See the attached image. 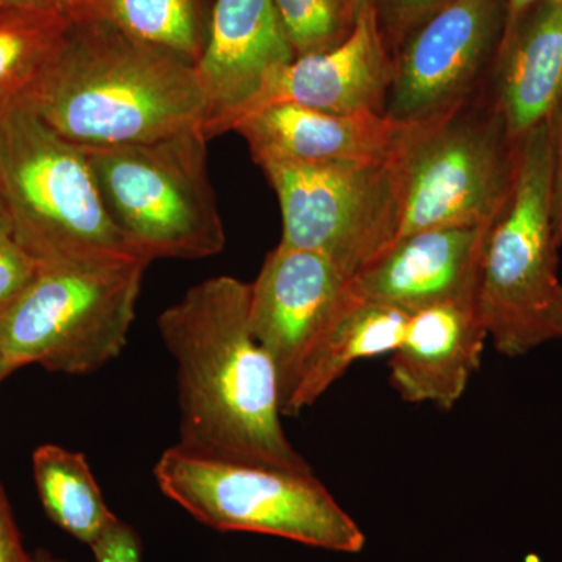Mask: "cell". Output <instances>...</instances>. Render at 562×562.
<instances>
[{"instance_id":"cell-1","label":"cell","mask_w":562,"mask_h":562,"mask_svg":"<svg viewBox=\"0 0 562 562\" xmlns=\"http://www.w3.org/2000/svg\"><path fill=\"white\" fill-rule=\"evenodd\" d=\"M250 284L214 277L158 319L177 362L179 446L216 460L313 471L281 427L276 366L249 324Z\"/></svg>"},{"instance_id":"cell-2","label":"cell","mask_w":562,"mask_h":562,"mask_svg":"<svg viewBox=\"0 0 562 562\" xmlns=\"http://www.w3.org/2000/svg\"><path fill=\"white\" fill-rule=\"evenodd\" d=\"M22 102L80 147L122 146L203 128L194 66L102 16L70 21Z\"/></svg>"},{"instance_id":"cell-3","label":"cell","mask_w":562,"mask_h":562,"mask_svg":"<svg viewBox=\"0 0 562 562\" xmlns=\"http://www.w3.org/2000/svg\"><path fill=\"white\" fill-rule=\"evenodd\" d=\"M0 192L38 265L138 258L114 227L85 150L22 101L0 109Z\"/></svg>"},{"instance_id":"cell-4","label":"cell","mask_w":562,"mask_h":562,"mask_svg":"<svg viewBox=\"0 0 562 562\" xmlns=\"http://www.w3.org/2000/svg\"><path fill=\"white\" fill-rule=\"evenodd\" d=\"M202 127L122 146L81 147L103 205L140 260H202L225 247Z\"/></svg>"},{"instance_id":"cell-5","label":"cell","mask_w":562,"mask_h":562,"mask_svg":"<svg viewBox=\"0 0 562 562\" xmlns=\"http://www.w3.org/2000/svg\"><path fill=\"white\" fill-rule=\"evenodd\" d=\"M149 265L140 258L38 265L0 313V351L11 371L40 364L88 375L116 360Z\"/></svg>"},{"instance_id":"cell-6","label":"cell","mask_w":562,"mask_h":562,"mask_svg":"<svg viewBox=\"0 0 562 562\" xmlns=\"http://www.w3.org/2000/svg\"><path fill=\"white\" fill-rule=\"evenodd\" d=\"M514 160L516 140L490 87L442 116L408 125L394 151L397 239L490 225L512 191Z\"/></svg>"},{"instance_id":"cell-7","label":"cell","mask_w":562,"mask_h":562,"mask_svg":"<svg viewBox=\"0 0 562 562\" xmlns=\"http://www.w3.org/2000/svg\"><path fill=\"white\" fill-rule=\"evenodd\" d=\"M560 249L543 122L516 140L512 191L484 235L476 302L498 353L520 357L552 341L550 312L561 286Z\"/></svg>"},{"instance_id":"cell-8","label":"cell","mask_w":562,"mask_h":562,"mask_svg":"<svg viewBox=\"0 0 562 562\" xmlns=\"http://www.w3.org/2000/svg\"><path fill=\"white\" fill-rule=\"evenodd\" d=\"M158 487L199 522L220 531L276 536L336 553H360L366 535L313 471L216 460L166 450Z\"/></svg>"},{"instance_id":"cell-9","label":"cell","mask_w":562,"mask_h":562,"mask_svg":"<svg viewBox=\"0 0 562 562\" xmlns=\"http://www.w3.org/2000/svg\"><path fill=\"white\" fill-rule=\"evenodd\" d=\"M261 169L279 198L280 246L324 255L351 280L397 239L394 154L384 160Z\"/></svg>"},{"instance_id":"cell-10","label":"cell","mask_w":562,"mask_h":562,"mask_svg":"<svg viewBox=\"0 0 562 562\" xmlns=\"http://www.w3.org/2000/svg\"><path fill=\"white\" fill-rule=\"evenodd\" d=\"M505 25V0H452L431 14L392 54L384 116L422 124L482 92Z\"/></svg>"},{"instance_id":"cell-11","label":"cell","mask_w":562,"mask_h":562,"mask_svg":"<svg viewBox=\"0 0 562 562\" xmlns=\"http://www.w3.org/2000/svg\"><path fill=\"white\" fill-rule=\"evenodd\" d=\"M349 281L324 255L279 244L250 283V330L279 373L283 414Z\"/></svg>"},{"instance_id":"cell-12","label":"cell","mask_w":562,"mask_h":562,"mask_svg":"<svg viewBox=\"0 0 562 562\" xmlns=\"http://www.w3.org/2000/svg\"><path fill=\"white\" fill-rule=\"evenodd\" d=\"M294 58L273 0H216L195 65L205 98L206 138L231 132L273 70Z\"/></svg>"},{"instance_id":"cell-13","label":"cell","mask_w":562,"mask_h":562,"mask_svg":"<svg viewBox=\"0 0 562 562\" xmlns=\"http://www.w3.org/2000/svg\"><path fill=\"white\" fill-rule=\"evenodd\" d=\"M391 77L392 57L372 7L338 46L273 70L246 114L283 102L333 114H383Z\"/></svg>"},{"instance_id":"cell-14","label":"cell","mask_w":562,"mask_h":562,"mask_svg":"<svg viewBox=\"0 0 562 562\" xmlns=\"http://www.w3.org/2000/svg\"><path fill=\"white\" fill-rule=\"evenodd\" d=\"M406 127L382 113L333 114L283 102L251 111L232 131L243 136L262 168L384 160Z\"/></svg>"},{"instance_id":"cell-15","label":"cell","mask_w":562,"mask_h":562,"mask_svg":"<svg viewBox=\"0 0 562 562\" xmlns=\"http://www.w3.org/2000/svg\"><path fill=\"white\" fill-rule=\"evenodd\" d=\"M486 339L476 292L417 310L391 353V384L403 401L449 412L479 369Z\"/></svg>"},{"instance_id":"cell-16","label":"cell","mask_w":562,"mask_h":562,"mask_svg":"<svg viewBox=\"0 0 562 562\" xmlns=\"http://www.w3.org/2000/svg\"><path fill=\"white\" fill-rule=\"evenodd\" d=\"M486 228H436L403 236L347 288L357 297L408 314L475 294Z\"/></svg>"},{"instance_id":"cell-17","label":"cell","mask_w":562,"mask_h":562,"mask_svg":"<svg viewBox=\"0 0 562 562\" xmlns=\"http://www.w3.org/2000/svg\"><path fill=\"white\" fill-rule=\"evenodd\" d=\"M487 87L513 140L547 121L562 99V0L506 25Z\"/></svg>"},{"instance_id":"cell-18","label":"cell","mask_w":562,"mask_h":562,"mask_svg":"<svg viewBox=\"0 0 562 562\" xmlns=\"http://www.w3.org/2000/svg\"><path fill=\"white\" fill-rule=\"evenodd\" d=\"M408 319L403 310L357 297L346 288L341 305L303 364L284 414L295 416L314 405L355 362L392 353L401 346Z\"/></svg>"},{"instance_id":"cell-19","label":"cell","mask_w":562,"mask_h":562,"mask_svg":"<svg viewBox=\"0 0 562 562\" xmlns=\"http://www.w3.org/2000/svg\"><path fill=\"white\" fill-rule=\"evenodd\" d=\"M33 479L44 513L52 522L91 547L114 522L87 458L55 443L33 452Z\"/></svg>"},{"instance_id":"cell-20","label":"cell","mask_w":562,"mask_h":562,"mask_svg":"<svg viewBox=\"0 0 562 562\" xmlns=\"http://www.w3.org/2000/svg\"><path fill=\"white\" fill-rule=\"evenodd\" d=\"M101 16L194 68L209 38L206 0H103Z\"/></svg>"},{"instance_id":"cell-21","label":"cell","mask_w":562,"mask_h":562,"mask_svg":"<svg viewBox=\"0 0 562 562\" xmlns=\"http://www.w3.org/2000/svg\"><path fill=\"white\" fill-rule=\"evenodd\" d=\"M69 24L55 9L0 11V109L31 90Z\"/></svg>"},{"instance_id":"cell-22","label":"cell","mask_w":562,"mask_h":562,"mask_svg":"<svg viewBox=\"0 0 562 562\" xmlns=\"http://www.w3.org/2000/svg\"><path fill=\"white\" fill-rule=\"evenodd\" d=\"M295 57L331 49L353 29L344 0H273Z\"/></svg>"},{"instance_id":"cell-23","label":"cell","mask_w":562,"mask_h":562,"mask_svg":"<svg viewBox=\"0 0 562 562\" xmlns=\"http://www.w3.org/2000/svg\"><path fill=\"white\" fill-rule=\"evenodd\" d=\"M38 269V262L18 241L9 209L0 192V313L10 305Z\"/></svg>"},{"instance_id":"cell-24","label":"cell","mask_w":562,"mask_h":562,"mask_svg":"<svg viewBox=\"0 0 562 562\" xmlns=\"http://www.w3.org/2000/svg\"><path fill=\"white\" fill-rule=\"evenodd\" d=\"M452 0H373L376 24L391 57L403 40Z\"/></svg>"},{"instance_id":"cell-25","label":"cell","mask_w":562,"mask_h":562,"mask_svg":"<svg viewBox=\"0 0 562 562\" xmlns=\"http://www.w3.org/2000/svg\"><path fill=\"white\" fill-rule=\"evenodd\" d=\"M90 549L95 562H143V543L138 532L120 517Z\"/></svg>"},{"instance_id":"cell-26","label":"cell","mask_w":562,"mask_h":562,"mask_svg":"<svg viewBox=\"0 0 562 562\" xmlns=\"http://www.w3.org/2000/svg\"><path fill=\"white\" fill-rule=\"evenodd\" d=\"M550 149V205L554 239L562 246V99L547 117Z\"/></svg>"},{"instance_id":"cell-27","label":"cell","mask_w":562,"mask_h":562,"mask_svg":"<svg viewBox=\"0 0 562 562\" xmlns=\"http://www.w3.org/2000/svg\"><path fill=\"white\" fill-rule=\"evenodd\" d=\"M0 562H35L33 554L25 552L20 530L2 483H0Z\"/></svg>"},{"instance_id":"cell-28","label":"cell","mask_w":562,"mask_h":562,"mask_svg":"<svg viewBox=\"0 0 562 562\" xmlns=\"http://www.w3.org/2000/svg\"><path fill=\"white\" fill-rule=\"evenodd\" d=\"M70 21L101 16L103 0H52Z\"/></svg>"},{"instance_id":"cell-29","label":"cell","mask_w":562,"mask_h":562,"mask_svg":"<svg viewBox=\"0 0 562 562\" xmlns=\"http://www.w3.org/2000/svg\"><path fill=\"white\" fill-rule=\"evenodd\" d=\"M46 9L58 10L52 0H0V11Z\"/></svg>"},{"instance_id":"cell-30","label":"cell","mask_w":562,"mask_h":562,"mask_svg":"<svg viewBox=\"0 0 562 562\" xmlns=\"http://www.w3.org/2000/svg\"><path fill=\"white\" fill-rule=\"evenodd\" d=\"M541 2H547V0H505L506 25L512 24V22L516 21L525 11L530 10L531 7L538 5V3Z\"/></svg>"},{"instance_id":"cell-31","label":"cell","mask_w":562,"mask_h":562,"mask_svg":"<svg viewBox=\"0 0 562 562\" xmlns=\"http://www.w3.org/2000/svg\"><path fill=\"white\" fill-rule=\"evenodd\" d=\"M550 331H552L553 339L562 338V284L554 297L552 312H550Z\"/></svg>"},{"instance_id":"cell-32","label":"cell","mask_w":562,"mask_h":562,"mask_svg":"<svg viewBox=\"0 0 562 562\" xmlns=\"http://www.w3.org/2000/svg\"><path fill=\"white\" fill-rule=\"evenodd\" d=\"M347 9H349L351 18L353 21H357V18L360 16L361 13H364L366 10L372 9L373 0H344Z\"/></svg>"},{"instance_id":"cell-33","label":"cell","mask_w":562,"mask_h":562,"mask_svg":"<svg viewBox=\"0 0 562 562\" xmlns=\"http://www.w3.org/2000/svg\"><path fill=\"white\" fill-rule=\"evenodd\" d=\"M33 560H35V562H69L55 557V554H52L49 550L44 549L36 550V552L33 553Z\"/></svg>"},{"instance_id":"cell-34","label":"cell","mask_w":562,"mask_h":562,"mask_svg":"<svg viewBox=\"0 0 562 562\" xmlns=\"http://www.w3.org/2000/svg\"><path fill=\"white\" fill-rule=\"evenodd\" d=\"M11 373H13V371H11L10 366L7 364L5 358H3L2 351H0V382L11 375Z\"/></svg>"}]
</instances>
